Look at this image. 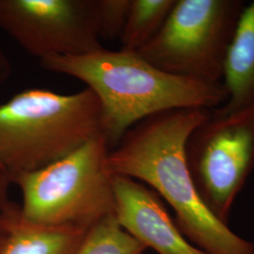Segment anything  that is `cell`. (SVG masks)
I'll list each match as a JSON object with an SVG mask.
<instances>
[{"label": "cell", "instance_id": "cell-3", "mask_svg": "<svg viewBox=\"0 0 254 254\" xmlns=\"http://www.w3.org/2000/svg\"><path fill=\"white\" fill-rule=\"evenodd\" d=\"M100 135V100L87 87L70 94L27 89L0 105V165L10 176L54 163Z\"/></svg>", "mask_w": 254, "mask_h": 254}, {"label": "cell", "instance_id": "cell-4", "mask_svg": "<svg viewBox=\"0 0 254 254\" xmlns=\"http://www.w3.org/2000/svg\"><path fill=\"white\" fill-rule=\"evenodd\" d=\"M109 151L100 135L54 163L11 175L22 194V217L41 226L88 231L115 214Z\"/></svg>", "mask_w": 254, "mask_h": 254}, {"label": "cell", "instance_id": "cell-8", "mask_svg": "<svg viewBox=\"0 0 254 254\" xmlns=\"http://www.w3.org/2000/svg\"><path fill=\"white\" fill-rule=\"evenodd\" d=\"M115 216L129 235L157 254H207L190 243L163 200L144 184L112 175Z\"/></svg>", "mask_w": 254, "mask_h": 254}, {"label": "cell", "instance_id": "cell-15", "mask_svg": "<svg viewBox=\"0 0 254 254\" xmlns=\"http://www.w3.org/2000/svg\"><path fill=\"white\" fill-rule=\"evenodd\" d=\"M10 73L11 65L9 63V58L0 45V85L9 78Z\"/></svg>", "mask_w": 254, "mask_h": 254}, {"label": "cell", "instance_id": "cell-12", "mask_svg": "<svg viewBox=\"0 0 254 254\" xmlns=\"http://www.w3.org/2000/svg\"><path fill=\"white\" fill-rule=\"evenodd\" d=\"M146 249L119 223L115 214L88 230L74 254H145Z\"/></svg>", "mask_w": 254, "mask_h": 254}, {"label": "cell", "instance_id": "cell-13", "mask_svg": "<svg viewBox=\"0 0 254 254\" xmlns=\"http://www.w3.org/2000/svg\"><path fill=\"white\" fill-rule=\"evenodd\" d=\"M131 0H98L100 38H120L127 22Z\"/></svg>", "mask_w": 254, "mask_h": 254}, {"label": "cell", "instance_id": "cell-11", "mask_svg": "<svg viewBox=\"0 0 254 254\" xmlns=\"http://www.w3.org/2000/svg\"><path fill=\"white\" fill-rule=\"evenodd\" d=\"M176 0H131L120 36L122 48L137 52L160 31Z\"/></svg>", "mask_w": 254, "mask_h": 254}, {"label": "cell", "instance_id": "cell-6", "mask_svg": "<svg viewBox=\"0 0 254 254\" xmlns=\"http://www.w3.org/2000/svg\"><path fill=\"white\" fill-rule=\"evenodd\" d=\"M191 176L211 213L228 224L237 196L254 172V105L211 111L188 139Z\"/></svg>", "mask_w": 254, "mask_h": 254}, {"label": "cell", "instance_id": "cell-17", "mask_svg": "<svg viewBox=\"0 0 254 254\" xmlns=\"http://www.w3.org/2000/svg\"><path fill=\"white\" fill-rule=\"evenodd\" d=\"M0 167H1V168H3V167H2V166H1V165H0ZM3 169H4V168H3Z\"/></svg>", "mask_w": 254, "mask_h": 254}, {"label": "cell", "instance_id": "cell-16", "mask_svg": "<svg viewBox=\"0 0 254 254\" xmlns=\"http://www.w3.org/2000/svg\"><path fill=\"white\" fill-rule=\"evenodd\" d=\"M5 203H6V201L4 203L0 204V254H2V251H3V248L5 245V242H6L7 236H8V229H7L5 214H4V204Z\"/></svg>", "mask_w": 254, "mask_h": 254}, {"label": "cell", "instance_id": "cell-1", "mask_svg": "<svg viewBox=\"0 0 254 254\" xmlns=\"http://www.w3.org/2000/svg\"><path fill=\"white\" fill-rule=\"evenodd\" d=\"M211 111L173 109L146 118L110 149L106 166L111 175L153 190L173 209L182 234L205 254H254V242L238 236L206 207L191 176L187 142Z\"/></svg>", "mask_w": 254, "mask_h": 254}, {"label": "cell", "instance_id": "cell-5", "mask_svg": "<svg viewBox=\"0 0 254 254\" xmlns=\"http://www.w3.org/2000/svg\"><path fill=\"white\" fill-rule=\"evenodd\" d=\"M245 5L242 0H176L163 27L137 53L166 73L222 83L228 49Z\"/></svg>", "mask_w": 254, "mask_h": 254}, {"label": "cell", "instance_id": "cell-10", "mask_svg": "<svg viewBox=\"0 0 254 254\" xmlns=\"http://www.w3.org/2000/svg\"><path fill=\"white\" fill-rule=\"evenodd\" d=\"M8 236L1 254H74L88 231L46 227L22 217L18 204L7 200Z\"/></svg>", "mask_w": 254, "mask_h": 254}, {"label": "cell", "instance_id": "cell-2", "mask_svg": "<svg viewBox=\"0 0 254 254\" xmlns=\"http://www.w3.org/2000/svg\"><path fill=\"white\" fill-rule=\"evenodd\" d=\"M51 73L86 84L102 107V135L110 149L127 131L155 114L179 109L214 110L227 93L222 83L195 81L154 67L135 51L102 47L88 54L59 56L39 61Z\"/></svg>", "mask_w": 254, "mask_h": 254}, {"label": "cell", "instance_id": "cell-7", "mask_svg": "<svg viewBox=\"0 0 254 254\" xmlns=\"http://www.w3.org/2000/svg\"><path fill=\"white\" fill-rule=\"evenodd\" d=\"M98 0H0V29L40 60L99 50Z\"/></svg>", "mask_w": 254, "mask_h": 254}, {"label": "cell", "instance_id": "cell-9", "mask_svg": "<svg viewBox=\"0 0 254 254\" xmlns=\"http://www.w3.org/2000/svg\"><path fill=\"white\" fill-rule=\"evenodd\" d=\"M225 103L214 111L230 113L254 105V0L246 4L236 25L223 68Z\"/></svg>", "mask_w": 254, "mask_h": 254}, {"label": "cell", "instance_id": "cell-14", "mask_svg": "<svg viewBox=\"0 0 254 254\" xmlns=\"http://www.w3.org/2000/svg\"><path fill=\"white\" fill-rule=\"evenodd\" d=\"M10 185H12L10 174L5 169L0 167V204L9 200L8 191Z\"/></svg>", "mask_w": 254, "mask_h": 254}]
</instances>
